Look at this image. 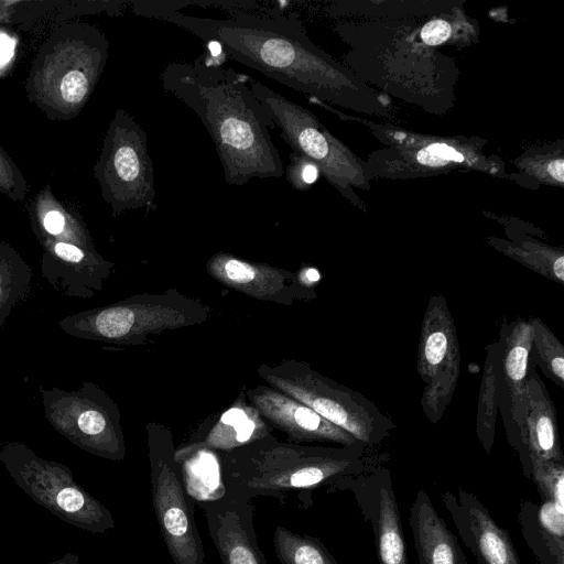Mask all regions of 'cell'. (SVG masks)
<instances>
[{
    "instance_id": "cell-3",
    "label": "cell",
    "mask_w": 564,
    "mask_h": 564,
    "mask_svg": "<svg viewBox=\"0 0 564 564\" xmlns=\"http://www.w3.org/2000/svg\"><path fill=\"white\" fill-rule=\"evenodd\" d=\"M365 444L351 447L282 442L271 433L217 455L225 491L250 501L281 498L293 490L329 486L334 480L381 467Z\"/></svg>"
},
{
    "instance_id": "cell-19",
    "label": "cell",
    "mask_w": 564,
    "mask_h": 564,
    "mask_svg": "<svg viewBox=\"0 0 564 564\" xmlns=\"http://www.w3.org/2000/svg\"><path fill=\"white\" fill-rule=\"evenodd\" d=\"M271 430L248 402L246 394L240 393L235 404L227 409L206 433L175 448V459L182 465L197 453H227L270 434Z\"/></svg>"
},
{
    "instance_id": "cell-27",
    "label": "cell",
    "mask_w": 564,
    "mask_h": 564,
    "mask_svg": "<svg viewBox=\"0 0 564 564\" xmlns=\"http://www.w3.org/2000/svg\"><path fill=\"white\" fill-rule=\"evenodd\" d=\"M495 377L492 371L491 350L488 348L485 369L480 383L478 410L476 416L477 437L487 454H490L495 438L497 415Z\"/></svg>"
},
{
    "instance_id": "cell-8",
    "label": "cell",
    "mask_w": 564,
    "mask_h": 564,
    "mask_svg": "<svg viewBox=\"0 0 564 564\" xmlns=\"http://www.w3.org/2000/svg\"><path fill=\"white\" fill-rule=\"evenodd\" d=\"M154 513L174 564H206L194 518V505L175 459L172 431L159 422L145 425Z\"/></svg>"
},
{
    "instance_id": "cell-29",
    "label": "cell",
    "mask_w": 564,
    "mask_h": 564,
    "mask_svg": "<svg viewBox=\"0 0 564 564\" xmlns=\"http://www.w3.org/2000/svg\"><path fill=\"white\" fill-rule=\"evenodd\" d=\"M317 166L307 159L295 153L290 156V163L284 169L288 182L296 189H307L317 178Z\"/></svg>"
},
{
    "instance_id": "cell-12",
    "label": "cell",
    "mask_w": 564,
    "mask_h": 564,
    "mask_svg": "<svg viewBox=\"0 0 564 564\" xmlns=\"http://www.w3.org/2000/svg\"><path fill=\"white\" fill-rule=\"evenodd\" d=\"M417 373L424 382L422 411L437 423L455 392L460 348L456 326L442 294L433 295L426 306L419 341Z\"/></svg>"
},
{
    "instance_id": "cell-34",
    "label": "cell",
    "mask_w": 564,
    "mask_h": 564,
    "mask_svg": "<svg viewBox=\"0 0 564 564\" xmlns=\"http://www.w3.org/2000/svg\"><path fill=\"white\" fill-rule=\"evenodd\" d=\"M48 564H79V555L68 552L61 558L55 560Z\"/></svg>"
},
{
    "instance_id": "cell-1",
    "label": "cell",
    "mask_w": 564,
    "mask_h": 564,
    "mask_svg": "<svg viewBox=\"0 0 564 564\" xmlns=\"http://www.w3.org/2000/svg\"><path fill=\"white\" fill-rule=\"evenodd\" d=\"M178 6V1H141L133 9L215 43L229 58L319 101L376 116L387 113L379 95L318 47L294 14L194 17L180 12Z\"/></svg>"
},
{
    "instance_id": "cell-2",
    "label": "cell",
    "mask_w": 564,
    "mask_h": 564,
    "mask_svg": "<svg viewBox=\"0 0 564 564\" xmlns=\"http://www.w3.org/2000/svg\"><path fill=\"white\" fill-rule=\"evenodd\" d=\"M243 78L202 58L170 62L160 76L162 88L199 118L215 144L226 183L235 186L284 174L270 134L273 122Z\"/></svg>"
},
{
    "instance_id": "cell-7",
    "label": "cell",
    "mask_w": 564,
    "mask_h": 564,
    "mask_svg": "<svg viewBox=\"0 0 564 564\" xmlns=\"http://www.w3.org/2000/svg\"><path fill=\"white\" fill-rule=\"evenodd\" d=\"M0 460L25 495L61 520L93 533L115 528L111 512L75 481L66 465L42 458L20 442L2 444Z\"/></svg>"
},
{
    "instance_id": "cell-4",
    "label": "cell",
    "mask_w": 564,
    "mask_h": 564,
    "mask_svg": "<svg viewBox=\"0 0 564 564\" xmlns=\"http://www.w3.org/2000/svg\"><path fill=\"white\" fill-rule=\"evenodd\" d=\"M212 307L176 289L130 295L104 306L77 312L58 322L76 338L121 346L145 345L152 337L204 324Z\"/></svg>"
},
{
    "instance_id": "cell-10",
    "label": "cell",
    "mask_w": 564,
    "mask_h": 564,
    "mask_svg": "<svg viewBox=\"0 0 564 564\" xmlns=\"http://www.w3.org/2000/svg\"><path fill=\"white\" fill-rule=\"evenodd\" d=\"M96 171L113 215L155 207L154 169L147 132L121 109L110 123Z\"/></svg>"
},
{
    "instance_id": "cell-32",
    "label": "cell",
    "mask_w": 564,
    "mask_h": 564,
    "mask_svg": "<svg viewBox=\"0 0 564 564\" xmlns=\"http://www.w3.org/2000/svg\"><path fill=\"white\" fill-rule=\"evenodd\" d=\"M295 273L299 282L307 289L315 290L316 284L321 280V273L314 267H303Z\"/></svg>"
},
{
    "instance_id": "cell-5",
    "label": "cell",
    "mask_w": 564,
    "mask_h": 564,
    "mask_svg": "<svg viewBox=\"0 0 564 564\" xmlns=\"http://www.w3.org/2000/svg\"><path fill=\"white\" fill-rule=\"evenodd\" d=\"M257 372L268 386L307 405L368 447L379 445L394 427L361 393L323 376L305 361L262 364Z\"/></svg>"
},
{
    "instance_id": "cell-31",
    "label": "cell",
    "mask_w": 564,
    "mask_h": 564,
    "mask_svg": "<svg viewBox=\"0 0 564 564\" xmlns=\"http://www.w3.org/2000/svg\"><path fill=\"white\" fill-rule=\"evenodd\" d=\"M42 226L47 236H57L67 228L64 215L56 209L48 210L43 216Z\"/></svg>"
},
{
    "instance_id": "cell-20",
    "label": "cell",
    "mask_w": 564,
    "mask_h": 564,
    "mask_svg": "<svg viewBox=\"0 0 564 564\" xmlns=\"http://www.w3.org/2000/svg\"><path fill=\"white\" fill-rule=\"evenodd\" d=\"M518 523L538 564H564V497L522 501Z\"/></svg>"
},
{
    "instance_id": "cell-33",
    "label": "cell",
    "mask_w": 564,
    "mask_h": 564,
    "mask_svg": "<svg viewBox=\"0 0 564 564\" xmlns=\"http://www.w3.org/2000/svg\"><path fill=\"white\" fill-rule=\"evenodd\" d=\"M14 46L15 42L10 36L0 33V68L11 59Z\"/></svg>"
},
{
    "instance_id": "cell-30",
    "label": "cell",
    "mask_w": 564,
    "mask_h": 564,
    "mask_svg": "<svg viewBox=\"0 0 564 564\" xmlns=\"http://www.w3.org/2000/svg\"><path fill=\"white\" fill-rule=\"evenodd\" d=\"M451 34V23L442 19L431 20L421 30V39L427 45L443 44L448 40Z\"/></svg>"
},
{
    "instance_id": "cell-25",
    "label": "cell",
    "mask_w": 564,
    "mask_h": 564,
    "mask_svg": "<svg viewBox=\"0 0 564 564\" xmlns=\"http://www.w3.org/2000/svg\"><path fill=\"white\" fill-rule=\"evenodd\" d=\"M273 545L281 564H338L318 539L281 525L274 529Z\"/></svg>"
},
{
    "instance_id": "cell-28",
    "label": "cell",
    "mask_w": 564,
    "mask_h": 564,
    "mask_svg": "<svg viewBox=\"0 0 564 564\" xmlns=\"http://www.w3.org/2000/svg\"><path fill=\"white\" fill-rule=\"evenodd\" d=\"M525 172L549 184L563 185L564 182V159L562 154L540 153L522 160Z\"/></svg>"
},
{
    "instance_id": "cell-11",
    "label": "cell",
    "mask_w": 564,
    "mask_h": 564,
    "mask_svg": "<svg viewBox=\"0 0 564 564\" xmlns=\"http://www.w3.org/2000/svg\"><path fill=\"white\" fill-rule=\"evenodd\" d=\"M533 338L530 318L501 326L491 350L498 410L509 445L517 453L523 475L530 479L531 460L527 438V379Z\"/></svg>"
},
{
    "instance_id": "cell-22",
    "label": "cell",
    "mask_w": 564,
    "mask_h": 564,
    "mask_svg": "<svg viewBox=\"0 0 564 564\" xmlns=\"http://www.w3.org/2000/svg\"><path fill=\"white\" fill-rule=\"evenodd\" d=\"M527 438L531 458L564 463L556 410L535 367L529 365L527 379Z\"/></svg>"
},
{
    "instance_id": "cell-24",
    "label": "cell",
    "mask_w": 564,
    "mask_h": 564,
    "mask_svg": "<svg viewBox=\"0 0 564 564\" xmlns=\"http://www.w3.org/2000/svg\"><path fill=\"white\" fill-rule=\"evenodd\" d=\"M500 252L522 263L530 270L558 282L564 283V253L562 250L534 242H508L492 240Z\"/></svg>"
},
{
    "instance_id": "cell-15",
    "label": "cell",
    "mask_w": 564,
    "mask_h": 564,
    "mask_svg": "<svg viewBox=\"0 0 564 564\" xmlns=\"http://www.w3.org/2000/svg\"><path fill=\"white\" fill-rule=\"evenodd\" d=\"M207 273L227 289L249 297L291 306L315 300V290L303 286L295 272L219 251L206 262Z\"/></svg>"
},
{
    "instance_id": "cell-23",
    "label": "cell",
    "mask_w": 564,
    "mask_h": 564,
    "mask_svg": "<svg viewBox=\"0 0 564 564\" xmlns=\"http://www.w3.org/2000/svg\"><path fill=\"white\" fill-rule=\"evenodd\" d=\"M32 270L28 262L9 245L0 241V327L13 308L30 293Z\"/></svg>"
},
{
    "instance_id": "cell-14",
    "label": "cell",
    "mask_w": 564,
    "mask_h": 564,
    "mask_svg": "<svg viewBox=\"0 0 564 564\" xmlns=\"http://www.w3.org/2000/svg\"><path fill=\"white\" fill-rule=\"evenodd\" d=\"M327 487L351 494L373 533L379 564H409L398 499L388 468L345 476Z\"/></svg>"
},
{
    "instance_id": "cell-17",
    "label": "cell",
    "mask_w": 564,
    "mask_h": 564,
    "mask_svg": "<svg viewBox=\"0 0 564 564\" xmlns=\"http://www.w3.org/2000/svg\"><path fill=\"white\" fill-rule=\"evenodd\" d=\"M440 497L478 564H521L508 532L474 494L459 488L457 495L446 490Z\"/></svg>"
},
{
    "instance_id": "cell-6",
    "label": "cell",
    "mask_w": 564,
    "mask_h": 564,
    "mask_svg": "<svg viewBox=\"0 0 564 564\" xmlns=\"http://www.w3.org/2000/svg\"><path fill=\"white\" fill-rule=\"evenodd\" d=\"M248 79L250 89L293 153L313 162L334 187L352 204L361 207L362 202L355 195L354 188H370L365 162L335 138L308 109L256 79Z\"/></svg>"
},
{
    "instance_id": "cell-16",
    "label": "cell",
    "mask_w": 564,
    "mask_h": 564,
    "mask_svg": "<svg viewBox=\"0 0 564 564\" xmlns=\"http://www.w3.org/2000/svg\"><path fill=\"white\" fill-rule=\"evenodd\" d=\"M245 394L264 422L271 429L283 432L290 442L340 447L364 444L307 405L268 384L247 389Z\"/></svg>"
},
{
    "instance_id": "cell-26",
    "label": "cell",
    "mask_w": 564,
    "mask_h": 564,
    "mask_svg": "<svg viewBox=\"0 0 564 564\" xmlns=\"http://www.w3.org/2000/svg\"><path fill=\"white\" fill-rule=\"evenodd\" d=\"M533 338L529 365L540 367L542 372L556 386L564 388V346L538 317L530 318Z\"/></svg>"
},
{
    "instance_id": "cell-13",
    "label": "cell",
    "mask_w": 564,
    "mask_h": 564,
    "mask_svg": "<svg viewBox=\"0 0 564 564\" xmlns=\"http://www.w3.org/2000/svg\"><path fill=\"white\" fill-rule=\"evenodd\" d=\"M393 137L391 147L373 153L365 162L369 177H419L454 169H499L482 153L476 141L465 139H435L417 134Z\"/></svg>"
},
{
    "instance_id": "cell-21",
    "label": "cell",
    "mask_w": 564,
    "mask_h": 564,
    "mask_svg": "<svg viewBox=\"0 0 564 564\" xmlns=\"http://www.w3.org/2000/svg\"><path fill=\"white\" fill-rule=\"evenodd\" d=\"M409 524L419 564H467L457 538L437 513L425 490H417Z\"/></svg>"
},
{
    "instance_id": "cell-9",
    "label": "cell",
    "mask_w": 564,
    "mask_h": 564,
    "mask_svg": "<svg viewBox=\"0 0 564 564\" xmlns=\"http://www.w3.org/2000/svg\"><path fill=\"white\" fill-rule=\"evenodd\" d=\"M39 389L46 420L72 444L109 460L126 458L120 409L98 384L84 382L72 391Z\"/></svg>"
},
{
    "instance_id": "cell-18",
    "label": "cell",
    "mask_w": 564,
    "mask_h": 564,
    "mask_svg": "<svg viewBox=\"0 0 564 564\" xmlns=\"http://www.w3.org/2000/svg\"><path fill=\"white\" fill-rule=\"evenodd\" d=\"M198 502L223 564H268L254 533L250 501L225 491Z\"/></svg>"
}]
</instances>
